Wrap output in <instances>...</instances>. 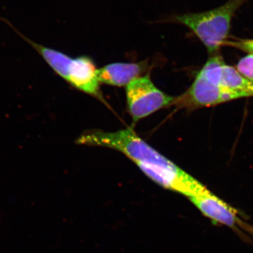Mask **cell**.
Returning <instances> with one entry per match:
<instances>
[{"mask_svg": "<svg viewBox=\"0 0 253 253\" xmlns=\"http://www.w3.org/2000/svg\"><path fill=\"white\" fill-rule=\"evenodd\" d=\"M1 20L36 50L56 74L76 89L104 101L97 78V69L90 57L81 56L73 59L59 50L31 41L7 20L3 18Z\"/></svg>", "mask_w": 253, "mask_h": 253, "instance_id": "6da1fadb", "label": "cell"}, {"mask_svg": "<svg viewBox=\"0 0 253 253\" xmlns=\"http://www.w3.org/2000/svg\"><path fill=\"white\" fill-rule=\"evenodd\" d=\"M246 1L229 0L225 4L210 11L175 15L170 18V21L189 28L204 43L210 54H214L225 44L232 18Z\"/></svg>", "mask_w": 253, "mask_h": 253, "instance_id": "7a4b0ae2", "label": "cell"}, {"mask_svg": "<svg viewBox=\"0 0 253 253\" xmlns=\"http://www.w3.org/2000/svg\"><path fill=\"white\" fill-rule=\"evenodd\" d=\"M127 109L136 123L163 108L173 106L175 97L156 87L149 75H146L126 86Z\"/></svg>", "mask_w": 253, "mask_h": 253, "instance_id": "3957f363", "label": "cell"}, {"mask_svg": "<svg viewBox=\"0 0 253 253\" xmlns=\"http://www.w3.org/2000/svg\"><path fill=\"white\" fill-rule=\"evenodd\" d=\"M150 179L166 189L191 198L211 192L192 176L171 162L167 165H138Z\"/></svg>", "mask_w": 253, "mask_h": 253, "instance_id": "277c9868", "label": "cell"}, {"mask_svg": "<svg viewBox=\"0 0 253 253\" xmlns=\"http://www.w3.org/2000/svg\"><path fill=\"white\" fill-rule=\"evenodd\" d=\"M241 97H247V96L226 86L212 84L199 73L189 89L180 96L175 97L173 105L178 108L191 110Z\"/></svg>", "mask_w": 253, "mask_h": 253, "instance_id": "5b68a950", "label": "cell"}, {"mask_svg": "<svg viewBox=\"0 0 253 253\" xmlns=\"http://www.w3.org/2000/svg\"><path fill=\"white\" fill-rule=\"evenodd\" d=\"M193 204L214 224H219L241 231L240 228L249 231L247 224L239 217L237 210L212 194L200 195L189 198Z\"/></svg>", "mask_w": 253, "mask_h": 253, "instance_id": "8992f818", "label": "cell"}, {"mask_svg": "<svg viewBox=\"0 0 253 253\" xmlns=\"http://www.w3.org/2000/svg\"><path fill=\"white\" fill-rule=\"evenodd\" d=\"M152 66L149 59L136 63H113L97 69L100 83L109 85L127 86L129 83L149 73Z\"/></svg>", "mask_w": 253, "mask_h": 253, "instance_id": "52a82bcc", "label": "cell"}, {"mask_svg": "<svg viewBox=\"0 0 253 253\" xmlns=\"http://www.w3.org/2000/svg\"><path fill=\"white\" fill-rule=\"evenodd\" d=\"M221 86L244 93L247 96H253V81L244 77L231 66H224Z\"/></svg>", "mask_w": 253, "mask_h": 253, "instance_id": "ba28073f", "label": "cell"}, {"mask_svg": "<svg viewBox=\"0 0 253 253\" xmlns=\"http://www.w3.org/2000/svg\"><path fill=\"white\" fill-rule=\"evenodd\" d=\"M224 66L225 64L220 56H212L210 58L199 73L212 84L221 85Z\"/></svg>", "mask_w": 253, "mask_h": 253, "instance_id": "9c48e42d", "label": "cell"}, {"mask_svg": "<svg viewBox=\"0 0 253 253\" xmlns=\"http://www.w3.org/2000/svg\"><path fill=\"white\" fill-rule=\"evenodd\" d=\"M237 69L242 76L253 81V54L247 55L240 60Z\"/></svg>", "mask_w": 253, "mask_h": 253, "instance_id": "30bf717a", "label": "cell"}, {"mask_svg": "<svg viewBox=\"0 0 253 253\" xmlns=\"http://www.w3.org/2000/svg\"><path fill=\"white\" fill-rule=\"evenodd\" d=\"M229 44L239 49L248 51L250 54H253V40H246V41H241L239 42H230Z\"/></svg>", "mask_w": 253, "mask_h": 253, "instance_id": "8fae6325", "label": "cell"}]
</instances>
